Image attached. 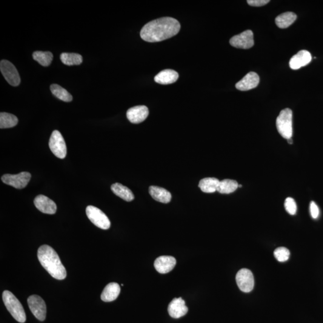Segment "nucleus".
<instances>
[{
  "label": "nucleus",
  "mask_w": 323,
  "mask_h": 323,
  "mask_svg": "<svg viewBox=\"0 0 323 323\" xmlns=\"http://www.w3.org/2000/svg\"><path fill=\"white\" fill-rule=\"evenodd\" d=\"M180 28L177 19L165 17L147 23L142 28L140 36L145 42H159L177 35Z\"/></svg>",
  "instance_id": "obj_1"
},
{
  "label": "nucleus",
  "mask_w": 323,
  "mask_h": 323,
  "mask_svg": "<svg viewBox=\"0 0 323 323\" xmlns=\"http://www.w3.org/2000/svg\"><path fill=\"white\" fill-rule=\"evenodd\" d=\"M37 257L42 267L54 278L62 280L66 278V270L53 248L47 245H42L37 251Z\"/></svg>",
  "instance_id": "obj_2"
},
{
  "label": "nucleus",
  "mask_w": 323,
  "mask_h": 323,
  "mask_svg": "<svg viewBox=\"0 0 323 323\" xmlns=\"http://www.w3.org/2000/svg\"><path fill=\"white\" fill-rule=\"evenodd\" d=\"M4 304L11 316L17 322L24 323L26 322V314L21 302L14 294L8 290L2 293Z\"/></svg>",
  "instance_id": "obj_3"
},
{
  "label": "nucleus",
  "mask_w": 323,
  "mask_h": 323,
  "mask_svg": "<svg viewBox=\"0 0 323 323\" xmlns=\"http://www.w3.org/2000/svg\"><path fill=\"white\" fill-rule=\"evenodd\" d=\"M292 118V111L287 108L282 110L277 118V130L280 135L286 139L291 138L293 136Z\"/></svg>",
  "instance_id": "obj_4"
},
{
  "label": "nucleus",
  "mask_w": 323,
  "mask_h": 323,
  "mask_svg": "<svg viewBox=\"0 0 323 323\" xmlns=\"http://www.w3.org/2000/svg\"><path fill=\"white\" fill-rule=\"evenodd\" d=\"M86 213L91 222L96 227L107 230L110 228L111 223L108 217L99 208L90 205L86 209Z\"/></svg>",
  "instance_id": "obj_5"
},
{
  "label": "nucleus",
  "mask_w": 323,
  "mask_h": 323,
  "mask_svg": "<svg viewBox=\"0 0 323 323\" xmlns=\"http://www.w3.org/2000/svg\"><path fill=\"white\" fill-rule=\"evenodd\" d=\"M50 149L54 155L59 159H64L67 155V146L62 134L58 131H54L49 139Z\"/></svg>",
  "instance_id": "obj_6"
},
{
  "label": "nucleus",
  "mask_w": 323,
  "mask_h": 323,
  "mask_svg": "<svg viewBox=\"0 0 323 323\" xmlns=\"http://www.w3.org/2000/svg\"><path fill=\"white\" fill-rule=\"evenodd\" d=\"M0 70L6 81L13 87H18L21 78L16 67L7 60H2L0 62Z\"/></svg>",
  "instance_id": "obj_7"
},
{
  "label": "nucleus",
  "mask_w": 323,
  "mask_h": 323,
  "mask_svg": "<svg viewBox=\"0 0 323 323\" xmlns=\"http://www.w3.org/2000/svg\"><path fill=\"white\" fill-rule=\"evenodd\" d=\"M27 302L33 315L40 321L44 322L46 317V305L44 300L38 295H32L28 298Z\"/></svg>",
  "instance_id": "obj_8"
},
{
  "label": "nucleus",
  "mask_w": 323,
  "mask_h": 323,
  "mask_svg": "<svg viewBox=\"0 0 323 323\" xmlns=\"http://www.w3.org/2000/svg\"><path fill=\"white\" fill-rule=\"evenodd\" d=\"M31 178V175L30 173L22 172L16 175L5 174L1 177V180L5 184L18 189H22L27 186Z\"/></svg>",
  "instance_id": "obj_9"
},
{
  "label": "nucleus",
  "mask_w": 323,
  "mask_h": 323,
  "mask_svg": "<svg viewBox=\"0 0 323 323\" xmlns=\"http://www.w3.org/2000/svg\"><path fill=\"white\" fill-rule=\"evenodd\" d=\"M236 284L240 290L244 293H249L254 286L253 273L248 269H241L236 276Z\"/></svg>",
  "instance_id": "obj_10"
},
{
  "label": "nucleus",
  "mask_w": 323,
  "mask_h": 323,
  "mask_svg": "<svg viewBox=\"0 0 323 323\" xmlns=\"http://www.w3.org/2000/svg\"><path fill=\"white\" fill-rule=\"evenodd\" d=\"M231 46L243 49H248L254 46L253 33L251 30L244 32L231 37L230 40Z\"/></svg>",
  "instance_id": "obj_11"
},
{
  "label": "nucleus",
  "mask_w": 323,
  "mask_h": 323,
  "mask_svg": "<svg viewBox=\"0 0 323 323\" xmlns=\"http://www.w3.org/2000/svg\"><path fill=\"white\" fill-rule=\"evenodd\" d=\"M34 205L42 213L47 214H54L56 212L57 207L55 202L48 197L40 195L34 199Z\"/></svg>",
  "instance_id": "obj_12"
},
{
  "label": "nucleus",
  "mask_w": 323,
  "mask_h": 323,
  "mask_svg": "<svg viewBox=\"0 0 323 323\" xmlns=\"http://www.w3.org/2000/svg\"><path fill=\"white\" fill-rule=\"evenodd\" d=\"M148 113V108L145 105H138L130 108L127 111V118L133 124H139L147 119Z\"/></svg>",
  "instance_id": "obj_13"
},
{
  "label": "nucleus",
  "mask_w": 323,
  "mask_h": 323,
  "mask_svg": "<svg viewBox=\"0 0 323 323\" xmlns=\"http://www.w3.org/2000/svg\"><path fill=\"white\" fill-rule=\"evenodd\" d=\"M176 262V259L173 256H163L155 260L154 267L159 273L167 274L175 267Z\"/></svg>",
  "instance_id": "obj_14"
},
{
  "label": "nucleus",
  "mask_w": 323,
  "mask_h": 323,
  "mask_svg": "<svg viewBox=\"0 0 323 323\" xmlns=\"http://www.w3.org/2000/svg\"><path fill=\"white\" fill-rule=\"evenodd\" d=\"M168 313L174 319H179L184 317L188 312V308L182 298H175L170 302L168 308Z\"/></svg>",
  "instance_id": "obj_15"
},
{
  "label": "nucleus",
  "mask_w": 323,
  "mask_h": 323,
  "mask_svg": "<svg viewBox=\"0 0 323 323\" xmlns=\"http://www.w3.org/2000/svg\"><path fill=\"white\" fill-rule=\"evenodd\" d=\"M260 78L258 74L255 72L248 73L244 78L237 83L235 87L237 90L241 91H247L252 90L258 86Z\"/></svg>",
  "instance_id": "obj_16"
},
{
  "label": "nucleus",
  "mask_w": 323,
  "mask_h": 323,
  "mask_svg": "<svg viewBox=\"0 0 323 323\" xmlns=\"http://www.w3.org/2000/svg\"><path fill=\"white\" fill-rule=\"evenodd\" d=\"M311 60H312V56L310 52L305 50L299 51L290 59V67L292 70H298L310 64Z\"/></svg>",
  "instance_id": "obj_17"
},
{
  "label": "nucleus",
  "mask_w": 323,
  "mask_h": 323,
  "mask_svg": "<svg viewBox=\"0 0 323 323\" xmlns=\"http://www.w3.org/2000/svg\"><path fill=\"white\" fill-rule=\"evenodd\" d=\"M121 292V287L116 282H111L105 287L101 296L102 301L110 302L115 301Z\"/></svg>",
  "instance_id": "obj_18"
},
{
  "label": "nucleus",
  "mask_w": 323,
  "mask_h": 323,
  "mask_svg": "<svg viewBox=\"0 0 323 323\" xmlns=\"http://www.w3.org/2000/svg\"><path fill=\"white\" fill-rule=\"evenodd\" d=\"M179 74L173 70H164L154 77V81L161 85H169L174 84L179 79Z\"/></svg>",
  "instance_id": "obj_19"
},
{
  "label": "nucleus",
  "mask_w": 323,
  "mask_h": 323,
  "mask_svg": "<svg viewBox=\"0 0 323 323\" xmlns=\"http://www.w3.org/2000/svg\"><path fill=\"white\" fill-rule=\"evenodd\" d=\"M149 193L154 200L164 203V204L169 203L172 198L169 191L161 187L154 186V185H151L149 187Z\"/></svg>",
  "instance_id": "obj_20"
},
{
  "label": "nucleus",
  "mask_w": 323,
  "mask_h": 323,
  "mask_svg": "<svg viewBox=\"0 0 323 323\" xmlns=\"http://www.w3.org/2000/svg\"><path fill=\"white\" fill-rule=\"evenodd\" d=\"M111 190L116 195L127 202H131L134 199V195L132 191L127 187L121 184H113L111 187Z\"/></svg>",
  "instance_id": "obj_21"
},
{
  "label": "nucleus",
  "mask_w": 323,
  "mask_h": 323,
  "mask_svg": "<svg viewBox=\"0 0 323 323\" xmlns=\"http://www.w3.org/2000/svg\"><path fill=\"white\" fill-rule=\"evenodd\" d=\"M220 180L214 177L203 179L199 182V187L204 193H211L217 191Z\"/></svg>",
  "instance_id": "obj_22"
},
{
  "label": "nucleus",
  "mask_w": 323,
  "mask_h": 323,
  "mask_svg": "<svg viewBox=\"0 0 323 323\" xmlns=\"http://www.w3.org/2000/svg\"><path fill=\"white\" fill-rule=\"evenodd\" d=\"M296 19L297 16L295 13L288 11V12L282 13L277 16L276 19V23L277 27L284 29L293 24Z\"/></svg>",
  "instance_id": "obj_23"
},
{
  "label": "nucleus",
  "mask_w": 323,
  "mask_h": 323,
  "mask_svg": "<svg viewBox=\"0 0 323 323\" xmlns=\"http://www.w3.org/2000/svg\"><path fill=\"white\" fill-rule=\"evenodd\" d=\"M238 184L235 180L225 179L220 181L217 191L222 194H230L234 192L238 187Z\"/></svg>",
  "instance_id": "obj_24"
},
{
  "label": "nucleus",
  "mask_w": 323,
  "mask_h": 323,
  "mask_svg": "<svg viewBox=\"0 0 323 323\" xmlns=\"http://www.w3.org/2000/svg\"><path fill=\"white\" fill-rule=\"evenodd\" d=\"M63 64L71 66V65H79L83 62L82 56L78 53H62L60 56Z\"/></svg>",
  "instance_id": "obj_25"
},
{
  "label": "nucleus",
  "mask_w": 323,
  "mask_h": 323,
  "mask_svg": "<svg viewBox=\"0 0 323 323\" xmlns=\"http://www.w3.org/2000/svg\"><path fill=\"white\" fill-rule=\"evenodd\" d=\"M50 91L57 98L64 102H71L73 100V96L66 90L62 88L61 86L53 84L50 86Z\"/></svg>",
  "instance_id": "obj_26"
},
{
  "label": "nucleus",
  "mask_w": 323,
  "mask_h": 323,
  "mask_svg": "<svg viewBox=\"0 0 323 323\" xmlns=\"http://www.w3.org/2000/svg\"><path fill=\"white\" fill-rule=\"evenodd\" d=\"M33 58L42 66L47 67L52 61L53 54L50 51H36L33 53Z\"/></svg>",
  "instance_id": "obj_27"
},
{
  "label": "nucleus",
  "mask_w": 323,
  "mask_h": 323,
  "mask_svg": "<svg viewBox=\"0 0 323 323\" xmlns=\"http://www.w3.org/2000/svg\"><path fill=\"white\" fill-rule=\"evenodd\" d=\"M18 123V119L13 114L8 113L0 114V128L5 129L15 127Z\"/></svg>",
  "instance_id": "obj_28"
},
{
  "label": "nucleus",
  "mask_w": 323,
  "mask_h": 323,
  "mask_svg": "<svg viewBox=\"0 0 323 323\" xmlns=\"http://www.w3.org/2000/svg\"><path fill=\"white\" fill-rule=\"evenodd\" d=\"M274 256L279 262H284L288 261L290 257V251L285 247H279L274 251Z\"/></svg>",
  "instance_id": "obj_29"
},
{
  "label": "nucleus",
  "mask_w": 323,
  "mask_h": 323,
  "mask_svg": "<svg viewBox=\"0 0 323 323\" xmlns=\"http://www.w3.org/2000/svg\"><path fill=\"white\" fill-rule=\"evenodd\" d=\"M284 207L288 213L291 215H294L297 211V205L295 201L292 198H288L285 199L284 202Z\"/></svg>",
  "instance_id": "obj_30"
},
{
  "label": "nucleus",
  "mask_w": 323,
  "mask_h": 323,
  "mask_svg": "<svg viewBox=\"0 0 323 323\" xmlns=\"http://www.w3.org/2000/svg\"><path fill=\"white\" fill-rule=\"evenodd\" d=\"M270 0H248L247 3L253 7H261L270 2Z\"/></svg>",
  "instance_id": "obj_31"
},
{
  "label": "nucleus",
  "mask_w": 323,
  "mask_h": 323,
  "mask_svg": "<svg viewBox=\"0 0 323 323\" xmlns=\"http://www.w3.org/2000/svg\"><path fill=\"white\" fill-rule=\"evenodd\" d=\"M310 213L313 219L318 218L320 213L319 208L314 201L310 203Z\"/></svg>",
  "instance_id": "obj_32"
},
{
  "label": "nucleus",
  "mask_w": 323,
  "mask_h": 323,
  "mask_svg": "<svg viewBox=\"0 0 323 323\" xmlns=\"http://www.w3.org/2000/svg\"><path fill=\"white\" fill-rule=\"evenodd\" d=\"M287 140L288 144H293V139H292V138L288 139Z\"/></svg>",
  "instance_id": "obj_33"
},
{
  "label": "nucleus",
  "mask_w": 323,
  "mask_h": 323,
  "mask_svg": "<svg viewBox=\"0 0 323 323\" xmlns=\"http://www.w3.org/2000/svg\"><path fill=\"white\" fill-rule=\"evenodd\" d=\"M242 187V185H238V187L241 188Z\"/></svg>",
  "instance_id": "obj_34"
}]
</instances>
